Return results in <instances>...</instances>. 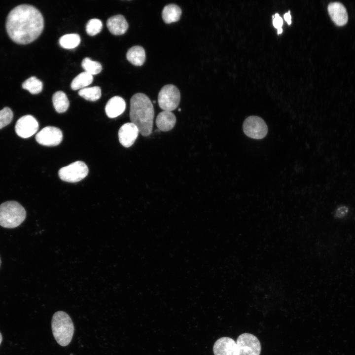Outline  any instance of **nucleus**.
I'll list each match as a JSON object with an SVG mask.
<instances>
[{
    "mask_svg": "<svg viewBox=\"0 0 355 355\" xmlns=\"http://www.w3.org/2000/svg\"><path fill=\"white\" fill-rule=\"evenodd\" d=\"M13 112L11 109L5 107L0 110V129L9 124L12 120Z\"/></svg>",
    "mask_w": 355,
    "mask_h": 355,
    "instance_id": "26",
    "label": "nucleus"
},
{
    "mask_svg": "<svg viewBox=\"0 0 355 355\" xmlns=\"http://www.w3.org/2000/svg\"></svg>",
    "mask_w": 355,
    "mask_h": 355,
    "instance_id": "32",
    "label": "nucleus"
},
{
    "mask_svg": "<svg viewBox=\"0 0 355 355\" xmlns=\"http://www.w3.org/2000/svg\"><path fill=\"white\" fill-rule=\"evenodd\" d=\"M88 173L87 165L82 161H77L61 168L58 175L63 181L76 182L85 178Z\"/></svg>",
    "mask_w": 355,
    "mask_h": 355,
    "instance_id": "6",
    "label": "nucleus"
},
{
    "mask_svg": "<svg viewBox=\"0 0 355 355\" xmlns=\"http://www.w3.org/2000/svg\"><path fill=\"white\" fill-rule=\"evenodd\" d=\"M93 80V75L86 71L82 72L72 80L71 88L73 90H81L91 84Z\"/></svg>",
    "mask_w": 355,
    "mask_h": 355,
    "instance_id": "20",
    "label": "nucleus"
},
{
    "mask_svg": "<svg viewBox=\"0 0 355 355\" xmlns=\"http://www.w3.org/2000/svg\"><path fill=\"white\" fill-rule=\"evenodd\" d=\"M273 24L274 27L277 29V30L282 28L283 24V20L279 14L276 13L275 15H273Z\"/></svg>",
    "mask_w": 355,
    "mask_h": 355,
    "instance_id": "27",
    "label": "nucleus"
},
{
    "mask_svg": "<svg viewBox=\"0 0 355 355\" xmlns=\"http://www.w3.org/2000/svg\"><path fill=\"white\" fill-rule=\"evenodd\" d=\"M236 342L238 355H260V342L254 335L248 333L242 334Z\"/></svg>",
    "mask_w": 355,
    "mask_h": 355,
    "instance_id": "7",
    "label": "nucleus"
},
{
    "mask_svg": "<svg viewBox=\"0 0 355 355\" xmlns=\"http://www.w3.org/2000/svg\"><path fill=\"white\" fill-rule=\"evenodd\" d=\"M103 24L98 19H90L87 23L86 31L88 35L93 36L99 34L102 30Z\"/></svg>",
    "mask_w": 355,
    "mask_h": 355,
    "instance_id": "25",
    "label": "nucleus"
},
{
    "mask_svg": "<svg viewBox=\"0 0 355 355\" xmlns=\"http://www.w3.org/2000/svg\"><path fill=\"white\" fill-rule=\"evenodd\" d=\"M126 57L133 65L141 66L143 64L145 60L144 49L141 46H133L128 50Z\"/></svg>",
    "mask_w": 355,
    "mask_h": 355,
    "instance_id": "17",
    "label": "nucleus"
},
{
    "mask_svg": "<svg viewBox=\"0 0 355 355\" xmlns=\"http://www.w3.org/2000/svg\"><path fill=\"white\" fill-rule=\"evenodd\" d=\"M176 123L175 114L170 111H162L160 112L156 119V125L158 129L166 132L172 130Z\"/></svg>",
    "mask_w": 355,
    "mask_h": 355,
    "instance_id": "16",
    "label": "nucleus"
},
{
    "mask_svg": "<svg viewBox=\"0 0 355 355\" xmlns=\"http://www.w3.org/2000/svg\"><path fill=\"white\" fill-rule=\"evenodd\" d=\"M139 130L132 122L123 124L118 131V138L120 143L125 147L132 146L137 139Z\"/></svg>",
    "mask_w": 355,
    "mask_h": 355,
    "instance_id": "11",
    "label": "nucleus"
},
{
    "mask_svg": "<svg viewBox=\"0 0 355 355\" xmlns=\"http://www.w3.org/2000/svg\"><path fill=\"white\" fill-rule=\"evenodd\" d=\"M154 111L150 99L144 94H134L130 100V118L140 133L148 136L152 131Z\"/></svg>",
    "mask_w": 355,
    "mask_h": 355,
    "instance_id": "2",
    "label": "nucleus"
},
{
    "mask_svg": "<svg viewBox=\"0 0 355 355\" xmlns=\"http://www.w3.org/2000/svg\"><path fill=\"white\" fill-rule=\"evenodd\" d=\"M181 14L180 8L175 4H169L163 9L162 17L167 24H170L179 20Z\"/></svg>",
    "mask_w": 355,
    "mask_h": 355,
    "instance_id": "18",
    "label": "nucleus"
},
{
    "mask_svg": "<svg viewBox=\"0 0 355 355\" xmlns=\"http://www.w3.org/2000/svg\"><path fill=\"white\" fill-rule=\"evenodd\" d=\"M44 20L35 7L21 4L14 7L7 15L6 29L10 38L20 44L30 43L41 34Z\"/></svg>",
    "mask_w": 355,
    "mask_h": 355,
    "instance_id": "1",
    "label": "nucleus"
},
{
    "mask_svg": "<svg viewBox=\"0 0 355 355\" xmlns=\"http://www.w3.org/2000/svg\"><path fill=\"white\" fill-rule=\"evenodd\" d=\"M80 42V36L77 34H66L59 39L60 46L68 49L75 48L79 44Z\"/></svg>",
    "mask_w": 355,
    "mask_h": 355,
    "instance_id": "21",
    "label": "nucleus"
},
{
    "mask_svg": "<svg viewBox=\"0 0 355 355\" xmlns=\"http://www.w3.org/2000/svg\"><path fill=\"white\" fill-rule=\"evenodd\" d=\"M282 32H283V29H282V28L278 29V34H281L282 33Z\"/></svg>",
    "mask_w": 355,
    "mask_h": 355,
    "instance_id": "30",
    "label": "nucleus"
},
{
    "mask_svg": "<svg viewBox=\"0 0 355 355\" xmlns=\"http://www.w3.org/2000/svg\"><path fill=\"white\" fill-rule=\"evenodd\" d=\"M51 329L55 340L60 346L65 347L70 343L74 327L67 313L62 311L55 312L52 318Z\"/></svg>",
    "mask_w": 355,
    "mask_h": 355,
    "instance_id": "3",
    "label": "nucleus"
},
{
    "mask_svg": "<svg viewBox=\"0 0 355 355\" xmlns=\"http://www.w3.org/2000/svg\"><path fill=\"white\" fill-rule=\"evenodd\" d=\"M243 129L245 134L252 139H261L267 134L268 128L264 121L257 116H250L244 122Z\"/></svg>",
    "mask_w": 355,
    "mask_h": 355,
    "instance_id": "8",
    "label": "nucleus"
},
{
    "mask_svg": "<svg viewBox=\"0 0 355 355\" xmlns=\"http://www.w3.org/2000/svg\"><path fill=\"white\" fill-rule=\"evenodd\" d=\"M106 25L109 32L114 35H123L128 28V24L122 15H116L108 18Z\"/></svg>",
    "mask_w": 355,
    "mask_h": 355,
    "instance_id": "15",
    "label": "nucleus"
},
{
    "mask_svg": "<svg viewBox=\"0 0 355 355\" xmlns=\"http://www.w3.org/2000/svg\"><path fill=\"white\" fill-rule=\"evenodd\" d=\"M15 129L16 134L19 137L28 138L37 132L38 123L34 117L31 115H26L17 120Z\"/></svg>",
    "mask_w": 355,
    "mask_h": 355,
    "instance_id": "10",
    "label": "nucleus"
},
{
    "mask_svg": "<svg viewBox=\"0 0 355 355\" xmlns=\"http://www.w3.org/2000/svg\"><path fill=\"white\" fill-rule=\"evenodd\" d=\"M348 212V208L346 206H341L335 212V216L337 217L344 216Z\"/></svg>",
    "mask_w": 355,
    "mask_h": 355,
    "instance_id": "28",
    "label": "nucleus"
},
{
    "mask_svg": "<svg viewBox=\"0 0 355 355\" xmlns=\"http://www.w3.org/2000/svg\"><path fill=\"white\" fill-rule=\"evenodd\" d=\"M22 87L32 94H37L41 92L43 84L36 76H32L23 83Z\"/></svg>",
    "mask_w": 355,
    "mask_h": 355,
    "instance_id": "22",
    "label": "nucleus"
},
{
    "mask_svg": "<svg viewBox=\"0 0 355 355\" xmlns=\"http://www.w3.org/2000/svg\"><path fill=\"white\" fill-rule=\"evenodd\" d=\"M213 352L214 355H238L236 342L228 337L217 340L213 345Z\"/></svg>",
    "mask_w": 355,
    "mask_h": 355,
    "instance_id": "12",
    "label": "nucleus"
},
{
    "mask_svg": "<svg viewBox=\"0 0 355 355\" xmlns=\"http://www.w3.org/2000/svg\"><path fill=\"white\" fill-rule=\"evenodd\" d=\"M81 66L85 71L92 75L99 73L102 70V66L100 63L88 57L82 60Z\"/></svg>",
    "mask_w": 355,
    "mask_h": 355,
    "instance_id": "24",
    "label": "nucleus"
},
{
    "mask_svg": "<svg viewBox=\"0 0 355 355\" xmlns=\"http://www.w3.org/2000/svg\"><path fill=\"white\" fill-rule=\"evenodd\" d=\"M53 105L56 111L63 113L67 110L69 106V101L66 94L61 91L55 92L52 97Z\"/></svg>",
    "mask_w": 355,
    "mask_h": 355,
    "instance_id": "19",
    "label": "nucleus"
},
{
    "mask_svg": "<svg viewBox=\"0 0 355 355\" xmlns=\"http://www.w3.org/2000/svg\"><path fill=\"white\" fill-rule=\"evenodd\" d=\"M36 139L41 145L56 146L62 142L63 134L61 130L57 127L47 126L41 129L36 135Z\"/></svg>",
    "mask_w": 355,
    "mask_h": 355,
    "instance_id": "9",
    "label": "nucleus"
},
{
    "mask_svg": "<svg viewBox=\"0 0 355 355\" xmlns=\"http://www.w3.org/2000/svg\"><path fill=\"white\" fill-rule=\"evenodd\" d=\"M284 17L285 21L287 22V24L288 25H290L291 23V16L289 11L284 14Z\"/></svg>",
    "mask_w": 355,
    "mask_h": 355,
    "instance_id": "29",
    "label": "nucleus"
},
{
    "mask_svg": "<svg viewBox=\"0 0 355 355\" xmlns=\"http://www.w3.org/2000/svg\"><path fill=\"white\" fill-rule=\"evenodd\" d=\"M2 340V337L1 333L0 332V345L1 343Z\"/></svg>",
    "mask_w": 355,
    "mask_h": 355,
    "instance_id": "31",
    "label": "nucleus"
},
{
    "mask_svg": "<svg viewBox=\"0 0 355 355\" xmlns=\"http://www.w3.org/2000/svg\"><path fill=\"white\" fill-rule=\"evenodd\" d=\"M180 94L178 89L173 84L164 86L159 92L158 102L160 107L164 111L175 110L178 106Z\"/></svg>",
    "mask_w": 355,
    "mask_h": 355,
    "instance_id": "5",
    "label": "nucleus"
},
{
    "mask_svg": "<svg viewBox=\"0 0 355 355\" xmlns=\"http://www.w3.org/2000/svg\"><path fill=\"white\" fill-rule=\"evenodd\" d=\"M327 10L331 20L337 26H342L348 22L347 11L342 3L339 2H330Z\"/></svg>",
    "mask_w": 355,
    "mask_h": 355,
    "instance_id": "13",
    "label": "nucleus"
},
{
    "mask_svg": "<svg viewBox=\"0 0 355 355\" xmlns=\"http://www.w3.org/2000/svg\"><path fill=\"white\" fill-rule=\"evenodd\" d=\"M26 212L24 207L15 201H8L0 205V226L14 228L25 219Z\"/></svg>",
    "mask_w": 355,
    "mask_h": 355,
    "instance_id": "4",
    "label": "nucleus"
},
{
    "mask_svg": "<svg viewBox=\"0 0 355 355\" xmlns=\"http://www.w3.org/2000/svg\"><path fill=\"white\" fill-rule=\"evenodd\" d=\"M80 96L89 101H96L101 96V90L99 86L85 87L78 91Z\"/></svg>",
    "mask_w": 355,
    "mask_h": 355,
    "instance_id": "23",
    "label": "nucleus"
},
{
    "mask_svg": "<svg viewBox=\"0 0 355 355\" xmlns=\"http://www.w3.org/2000/svg\"><path fill=\"white\" fill-rule=\"evenodd\" d=\"M126 103L121 97L114 96L107 102L105 111L109 118H115L121 115L125 110Z\"/></svg>",
    "mask_w": 355,
    "mask_h": 355,
    "instance_id": "14",
    "label": "nucleus"
}]
</instances>
